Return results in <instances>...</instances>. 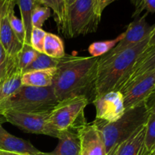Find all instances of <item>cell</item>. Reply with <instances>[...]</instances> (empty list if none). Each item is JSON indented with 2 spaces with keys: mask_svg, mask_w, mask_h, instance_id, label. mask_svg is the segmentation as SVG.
I'll list each match as a JSON object with an SVG mask.
<instances>
[{
  "mask_svg": "<svg viewBox=\"0 0 155 155\" xmlns=\"http://www.w3.org/2000/svg\"><path fill=\"white\" fill-rule=\"evenodd\" d=\"M139 155H150V151H148V150L145 148V145L143 146V148H142V151H141L140 154H139Z\"/></svg>",
  "mask_w": 155,
  "mask_h": 155,
  "instance_id": "37",
  "label": "cell"
},
{
  "mask_svg": "<svg viewBox=\"0 0 155 155\" xmlns=\"http://www.w3.org/2000/svg\"><path fill=\"white\" fill-rule=\"evenodd\" d=\"M44 54L54 58H61L65 55L64 42L61 37L51 33H46L44 40Z\"/></svg>",
  "mask_w": 155,
  "mask_h": 155,
  "instance_id": "20",
  "label": "cell"
},
{
  "mask_svg": "<svg viewBox=\"0 0 155 155\" xmlns=\"http://www.w3.org/2000/svg\"><path fill=\"white\" fill-rule=\"evenodd\" d=\"M136 7L133 18L139 16L141 12L145 10L147 13L155 14V0H131Z\"/></svg>",
  "mask_w": 155,
  "mask_h": 155,
  "instance_id": "29",
  "label": "cell"
},
{
  "mask_svg": "<svg viewBox=\"0 0 155 155\" xmlns=\"http://www.w3.org/2000/svg\"><path fill=\"white\" fill-rule=\"evenodd\" d=\"M118 145H116V146L114 147L113 148H111V149H110V151H109V152L107 153V154L106 155H117V151Z\"/></svg>",
  "mask_w": 155,
  "mask_h": 155,
  "instance_id": "35",
  "label": "cell"
},
{
  "mask_svg": "<svg viewBox=\"0 0 155 155\" xmlns=\"http://www.w3.org/2000/svg\"><path fill=\"white\" fill-rule=\"evenodd\" d=\"M98 58L69 54L59 58L51 86L58 101L80 95L89 98V92L93 100Z\"/></svg>",
  "mask_w": 155,
  "mask_h": 155,
  "instance_id": "1",
  "label": "cell"
},
{
  "mask_svg": "<svg viewBox=\"0 0 155 155\" xmlns=\"http://www.w3.org/2000/svg\"><path fill=\"white\" fill-rule=\"evenodd\" d=\"M124 36H125V33H123L114 39L93 42L89 46L88 51L92 57H101L113 49L117 45L118 42H120L124 39Z\"/></svg>",
  "mask_w": 155,
  "mask_h": 155,
  "instance_id": "22",
  "label": "cell"
},
{
  "mask_svg": "<svg viewBox=\"0 0 155 155\" xmlns=\"http://www.w3.org/2000/svg\"><path fill=\"white\" fill-rule=\"evenodd\" d=\"M59 59L54 58L44 53H38L35 60L23 71V74L29 71H39V70L48 69V68H57Z\"/></svg>",
  "mask_w": 155,
  "mask_h": 155,
  "instance_id": "23",
  "label": "cell"
},
{
  "mask_svg": "<svg viewBox=\"0 0 155 155\" xmlns=\"http://www.w3.org/2000/svg\"><path fill=\"white\" fill-rule=\"evenodd\" d=\"M0 155H27V154H19V153H15V152H8V151H0Z\"/></svg>",
  "mask_w": 155,
  "mask_h": 155,
  "instance_id": "34",
  "label": "cell"
},
{
  "mask_svg": "<svg viewBox=\"0 0 155 155\" xmlns=\"http://www.w3.org/2000/svg\"><path fill=\"white\" fill-rule=\"evenodd\" d=\"M154 71H155V45L151 46L148 45L138 58L124 81L120 90L137 79L145 77Z\"/></svg>",
  "mask_w": 155,
  "mask_h": 155,
  "instance_id": "13",
  "label": "cell"
},
{
  "mask_svg": "<svg viewBox=\"0 0 155 155\" xmlns=\"http://www.w3.org/2000/svg\"><path fill=\"white\" fill-rule=\"evenodd\" d=\"M86 96L71 97L60 101L51 110L48 123L58 131L76 130L86 124L84 110L89 104Z\"/></svg>",
  "mask_w": 155,
  "mask_h": 155,
  "instance_id": "6",
  "label": "cell"
},
{
  "mask_svg": "<svg viewBox=\"0 0 155 155\" xmlns=\"http://www.w3.org/2000/svg\"><path fill=\"white\" fill-rule=\"evenodd\" d=\"M116 0H99L98 1V11H99L100 14L102 15V12L106 7L111 4L112 2H115Z\"/></svg>",
  "mask_w": 155,
  "mask_h": 155,
  "instance_id": "31",
  "label": "cell"
},
{
  "mask_svg": "<svg viewBox=\"0 0 155 155\" xmlns=\"http://www.w3.org/2000/svg\"><path fill=\"white\" fill-rule=\"evenodd\" d=\"M149 113L148 105L144 101L126 110L123 116L115 122L106 123L95 120L94 123L101 132L107 154L111 148L122 143L145 125Z\"/></svg>",
  "mask_w": 155,
  "mask_h": 155,
  "instance_id": "3",
  "label": "cell"
},
{
  "mask_svg": "<svg viewBox=\"0 0 155 155\" xmlns=\"http://www.w3.org/2000/svg\"><path fill=\"white\" fill-rule=\"evenodd\" d=\"M2 8H3V0H0V24H1V18H2Z\"/></svg>",
  "mask_w": 155,
  "mask_h": 155,
  "instance_id": "39",
  "label": "cell"
},
{
  "mask_svg": "<svg viewBox=\"0 0 155 155\" xmlns=\"http://www.w3.org/2000/svg\"><path fill=\"white\" fill-rule=\"evenodd\" d=\"M12 56L8 55L6 60L2 64H0V83L2 82V80H4V78L8 72L11 64H12Z\"/></svg>",
  "mask_w": 155,
  "mask_h": 155,
  "instance_id": "30",
  "label": "cell"
},
{
  "mask_svg": "<svg viewBox=\"0 0 155 155\" xmlns=\"http://www.w3.org/2000/svg\"><path fill=\"white\" fill-rule=\"evenodd\" d=\"M101 18L96 0H76L67 9L68 38L95 32Z\"/></svg>",
  "mask_w": 155,
  "mask_h": 155,
  "instance_id": "5",
  "label": "cell"
},
{
  "mask_svg": "<svg viewBox=\"0 0 155 155\" xmlns=\"http://www.w3.org/2000/svg\"><path fill=\"white\" fill-rule=\"evenodd\" d=\"M9 22H10L11 27L12 30L15 34L18 40L24 45L25 43V29H24V24H23L21 19L18 18L15 15V10H12L9 15Z\"/></svg>",
  "mask_w": 155,
  "mask_h": 155,
  "instance_id": "27",
  "label": "cell"
},
{
  "mask_svg": "<svg viewBox=\"0 0 155 155\" xmlns=\"http://www.w3.org/2000/svg\"><path fill=\"white\" fill-rule=\"evenodd\" d=\"M16 5V0H3L0 24V42L8 56H16L23 48V44L16 37L9 22V15L12 10H15Z\"/></svg>",
  "mask_w": 155,
  "mask_h": 155,
  "instance_id": "12",
  "label": "cell"
},
{
  "mask_svg": "<svg viewBox=\"0 0 155 155\" xmlns=\"http://www.w3.org/2000/svg\"><path fill=\"white\" fill-rule=\"evenodd\" d=\"M0 151L33 155L39 152L30 142L16 137L6 131L0 124Z\"/></svg>",
  "mask_w": 155,
  "mask_h": 155,
  "instance_id": "14",
  "label": "cell"
},
{
  "mask_svg": "<svg viewBox=\"0 0 155 155\" xmlns=\"http://www.w3.org/2000/svg\"><path fill=\"white\" fill-rule=\"evenodd\" d=\"M21 13V21L25 29V43L30 45V36H31L33 25H32V12L34 4L33 0H16Z\"/></svg>",
  "mask_w": 155,
  "mask_h": 155,
  "instance_id": "21",
  "label": "cell"
},
{
  "mask_svg": "<svg viewBox=\"0 0 155 155\" xmlns=\"http://www.w3.org/2000/svg\"><path fill=\"white\" fill-rule=\"evenodd\" d=\"M58 144L51 152H39L33 155H80V139L76 130L61 132L58 138Z\"/></svg>",
  "mask_w": 155,
  "mask_h": 155,
  "instance_id": "15",
  "label": "cell"
},
{
  "mask_svg": "<svg viewBox=\"0 0 155 155\" xmlns=\"http://www.w3.org/2000/svg\"><path fill=\"white\" fill-rule=\"evenodd\" d=\"M34 5H44L45 6V0H33Z\"/></svg>",
  "mask_w": 155,
  "mask_h": 155,
  "instance_id": "36",
  "label": "cell"
},
{
  "mask_svg": "<svg viewBox=\"0 0 155 155\" xmlns=\"http://www.w3.org/2000/svg\"><path fill=\"white\" fill-rule=\"evenodd\" d=\"M96 1H97V2H98V1H99V0H96Z\"/></svg>",
  "mask_w": 155,
  "mask_h": 155,
  "instance_id": "41",
  "label": "cell"
},
{
  "mask_svg": "<svg viewBox=\"0 0 155 155\" xmlns=\"http://www.w3.org/2000/svg\"><path fill=\"white\" fill-rule=\"evenodd\" d=\"M51 86H22L15 94L0 102V115L7 110L21 113H49L58 103Z\"/></svg>",
  "mask_w": 155,
  "mask_h": 155,
  "instance_id": "4",
  "label": "cell"
},
{
  "mask_svg": "<svg viewBox=\"0 0 155 155\" xmlns=\"http://www.w3.org/2000/svg\"><path fill=\"white\" fill-rule=\"evenodd\" d=\"M22 71L18 68L16 56H12L8 72L0 83V102L12 96L22 86Z\"/></svg>",
  "mask_w": 155,
  "mask_h": 155,
  "instance_id": "16",
  "label": "cell"
},
{
  "mask_svg": "<svg viewBox=\"0 0 155 155\" xmlns=\"http://www.w3.org/2000/svg\"><path fill=\"white\" fill-rule=\"evenodd\" d=\"M155 90V71L137 79L120 90L126 110L144 102Z\"/></svg>",
  "mask_w": 155,
  "mask_h": 155,
  "instance_id": "9",
  "label": "cell"
},
{
  "mask_svg": "<svg viewBox=\"0 0 155 155\" xmlns=\"http://www.w3.org/2000/svg\"><path fill=\"white\" fill-rule=\"evenodd\" d=\"M96 110V120L106 123L117 120L126 111L123 94L120 91H111L93 101Z\"/></svg>",
  "mask_w": 155,
  "mask_h": 155,
  "instance_id": "8",
  "label": "cell"
},
{
  "mask_svg": "<svg viewBox=\"0 0 155 155\" xmlns=\"http://www.w3.org/2000/svg\"><path fill=\"white\" fill-rule=\"evenodd\" d=\"M77 131L80 139V155L107 154L101 133L95 123H86Z\"/></svg>",
  "mask_w": 155,
  "mask_h": 155,
  "instance_id": "11",
  "label": "cell"
},
{
  "mask_svg": "<svg viewBox=\"0 0 155 155\" xmlns=\"http://www.w3.org/2000/svg\"><path fill=\"white\" fill-rule=\"evenodd\" d=\"M75 1H76V0H65V3H66L67 9H68V8L71 5H72L73 3H74Z\"/></svg>",
  "mask_w": 155,
  "mask_h": 155,
  "instance_id": "38",
  "label": "cell"
},
{
  "mask_svg": "<svg viewBox=\"0 0 155 155\" xmlns=\"http://www.w3.org/2000/svg\"><path fill=\"white\" fill-rule=\"evenodd\" d=\"M46 32L42 28L33 27L31 36H30V45L39 53H43L44 40Z\"/></svg>",
  "mask_w": 155,
  "mask_h": 155,
  "instance_id": "28",
  "label": "cell"
},
{
  "mask_svg": "<svg viewBox=\"0 0 155 155\" xmlns=\"http://www.w3.org/2000/svg\"><path fill=\"white\" fill-rule=\"evenodd\" d=\"M148 14L146 12L142 16L135 18L134 21L129 24L127 30L124 32L125 36L124 39L118 42L117 45L107 54H116L129 47L133 46L149 37L154 25H149L147 22L146 17Z\"/></svg>",
  "mask_w": 155,
  "mask_h": 155,
  "instance_id": "10",
  "label": "cell"
},
{
  "mask_svg": "<svg viewBox=\"0 0 155 155\" xmlns=\"http://www.w3.org/2000/svg\"><path fill=\"white\" fill-rule=\"evenodd\" d=\"M45 6H47L53 11L58 31L68 37L65 0H45Z\"/></svg>",
  "mask_w": 155,
  "mask_h": 155,
  "instance_id": "19",
  "label": "cell"
},
{
  "mask_svg": "<svg viewBox=\"0 0 155 155\" xmlns=\"http://www.w3.org/2000/svg\"><path fill=\"white\" fill-rule=\"evenodd\" d=\"M51 16V9L47 6L34 5L32 12V25L33 27L42 28L45 21Z\"/></svg>",
  "mask_w": 155,
  "mask_h": 155,
  "instance_id": "25",
  "label": "cell"
},
{
  "mask_svg": "<svg viewBox=\"0 0 155 155\" xmlns=\"http://www.w3.org/2000/svg\"><path fill=\"white\" fill-rule=\"evenodd\" d=\"M155 45V25L154 27V29L151 31V34H150L149 39H148V46H151V45Z\"/></svg>",
  "mask_w": 155,
  "mask_h": 155,
  "instance_id": "33",
  "label": "cell"
},
{
  "mask_svg": "<svg viewBox=\"0 0 155 155\" xmlns=\"http://www.w3.org/2000/svg\"><path fill=\"white\" fill-rule=\"evenodd\" d=\"M145 125H144L118 145L117 155H139L145 143Z\"/></svg>",
  "mask_w": 155,
  "mask_h": 155,
  "instance_id": "18",
  "label": "cell"
},
{
  "mask_svg": "<svg viewBox=\"0 0 155 155\" xmlns=\"http://www.w3.org/2000/svg\"><path fill=\"white\" fill-rule=\"evenodd\" d=\"M38 53L39 52L30 45L24 44L21 51L16 55L18 68L23 72V71L35 60Z\"/></svg>",
  "mask_w": 155,
  "mask_h": 155,
  "instance_id": "24",
  "label": "cell"
},
{
  "mask_svg": "<svg viewBox=\"0 0 155 155\" xmlns=\"http://www.w3.org/2000/svg\"><path fill=\"white\" fill-rule=\"evenodd\" d=\"M49 113L31 114L7 110L3 112L2 116L5 122L10 123L25 133L45 135L58 139L61 132L56 130L49 124Z\"/></svg>",
  "mask_w": 155,
  "mask_h": 155,
  "instance_id": "7",
  "label": "cell"
},
{
  "mask_svg": "<svg viewBox=\"0 0 155 155\" xmlns=\"http://www.w3.org/2000/svg\"><path fill=\"white\" fill-rule=\"evenodd\" d=\"M56 68L24 73L21 77L22 86L33 87H50L52 86Z\"/></svg>",
  "mask_w": 155,
  "mask_h": 155,
  "instance_id": "17",
  "label": "cell"
},
{
  "mask_svg": "<svg viewBox=\"0 0 155 155\" xmlns=\"http://www.w3.org/2000/svg\"><path fill=\"white\" fill-rule=\"evenodd\" d=\"M148 39L149 37L120 52L105 54L98 58L93 99L108 92L120 90L138 58L148 46Z\"/></svg>",
  "mask_w": 155,
  "mask_h": 155,
  "instance_id": "2",
  "label": "cell"
},
{
  "mask_svg": "<svg viewBox=\"0 0 155 155\" xmlns=\"http://www.w3.org/2000/svg\"><path fill=\"white\" fill-rule=\"evenodd\" d=\"M7 56V53H6L4 47H3V45L0 42V64H2L6 60Z\"/></svg>",
  "mask_w": 155,
  "mask_h": 155,
  "instance_id": "32",
  "label": "cell"
},
{
  "mask_svg": "<svg viewBox=\"0 0 155 155\" xmlns=\"http://www.w3.org/2000/svg\"><path fill=\"white\" fill-rule=\"evenodd\" d=\"M150 155H155V148L151 151H150Z\"/></svg>",
  "mask_w": 155,
  "mask_h": 155,
  "instance_id": "40",
  "label": "cell"
},
{
  "mask_svg": "<svg viewBox=\"0 0 155 155\" xmlns=\"http://www.w3.org/2000/svg\"><path fill=\"white\" fill-rule=\"evenodd\" d=\"M144 145L148 151H151L155 148V113L150 112L148 120L145 124Z\"/></svg>",
  "mask_w": 155,
  "mask_h": 155,
  "instance_id": "26",
  "label": "cell"
}]
</instances>
